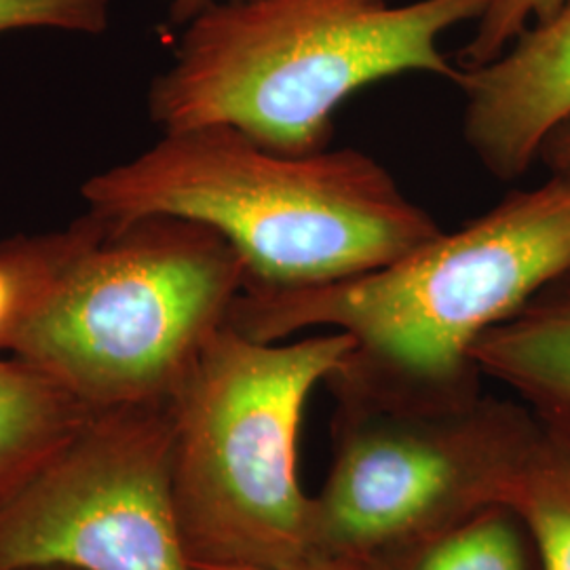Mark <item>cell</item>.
I'll return each instance as SVG.
<instances>
[{
  "instance_id": "cell-1",
  "label": "cell",
  "mask_w": 570,
  "mask_h": 570,
  "mask_svg": "<svg viewBox=\"0 0 570 570\" xmlns=\"http://www.w3.org/2000/svg\"><path fill=\"white\" fill-rule=\"evenodd\" d=\"M570 265V180L511 190L484 214L389 265L327 284L244 287L226 324L263 343L343 332L326 385L381 400L480 395L478 341Z\"/></svg>"
},
{
  "instance_id": "cell-2",
  "label": "cell",
  "mask_w": 570,
  "mask_h": 570,
  "mask_svg": "<svg viewBox=\"0 0 570 570\" xmlns=\"http://www.w3.org/2000/svg\"><path fill=\"white\" fill-rule=\"evenodd\" d=\"M82 199L108 220L164 214L218 230L245 261V287L345 279L442 233L364 150L287 155L228 125L164 131L82 184Z\"/></svg>"
},
{
  "instance_id": "cell-3",
  "label": "cell",
  "mask_w": 570,
  "mask_h": 570,
  "mask_svg": "<svg viewBox=\"0 0 570 570\" xmlns=\"http://www.w3.org/2000/svg\"><path fill=\"white\" fill-rule=\"evenodd\" d=\"M490 0H233L184 26L148 91L164 131L228 125L287 155L327 148L334 115L372 82L406 72L459 81L440 39Z\"/></svg>"
},
{
  "instance_id": "cell-4",
  "label": "cell",
  "mask_w": 570,
  "mask_h": 570,
  "mask_svg": "<svg viewBox=\"0 0 570 570\" xmlns=\"http://www.w3.org/2000/svg\"><path fill=\"white\" fill-rule=\"evenodd\" d=\"M343 332L263 343L220 327L167 397L171 492L193 570L313 558L298 438L313 389L345 362Z\"/></svg>"
},
{
  "instance_id": "cell-5",
  "label": "cell",
  "mask_w": 570,
  "mask_h": 570,
  "mask_svg": "<svg viewBox=\"0 0 570 570\" xmlns=\"http://www.w3.org/2000/svg\"><path fill=\"white\" fill-rule=\"evenodd\" d=\"M245 282L242 254L209 226L102 218L7 351L91 410L165 402Z\"/></svg>"
},
{
  "instance_id": "cell-6",
  "label": "cell",
  "mask_w": 570,
  "mask_h": 570,
  "mask_svg": "<svg viewBox=\"0 0 570 570\" xmlns=\"http://www.w3.org/2000/svg\"><path fill=\"white\" fill-rule=\"evenodd\" d=\"M334 400V459L311 497L315 556L402 562L480 511L505 505L539 429L515 397Z\"/></svg>"
},
{
  "instance_id": "cell-7",
  "label": "cell",
  "mask_w": 570,
  "mask_h": 570,
  "mask_svg": "<svg viewBox=\"0 0 570 570\" xmlns=\"http://www.w3.org/2000/svg\"><path fill=\"white\" fill-rule=\"evenodd\" d=\"M193 570L165 402L91 410L0 497V570Z\"/></svg>"
},
{
  "instance_id": "cell-8",
  "label": "cell",
  "mask_w": 570,
  "mask_h": 570,
  "mask_svg": "<svg viewBox=\"0 0 570 570\" xmlns=\"http://www.w3.org/2000/svg\"><path fill=\"white\" fill-rule=\"evenodd\" d=\"M463 136L499 183L522 178L570 119V0L534 21L494 60L461 66Z\"/></svg>"
},
{
  "instance_id": "cell-9",
  "label": "cell",
  "mask_w": 570,
  "mask_h": 570,
  "mask_svg": "<svg viewBox=\"0 0 570 570\" xmlns=\"http://www.w3.org/2000/svg\"><path fill=\"white\" fill-rule=\"evenodd\" d=\"M473 362L543 425L570 433V265L489 330Z\"/></svg>"
},
{
  "instance_id": "cell-10",
  "label": "cell",
  "mask_w": 570,
  "mask_h": 570,
  "mask_svg": "<svg viewBox=\"0 0 570 570\" xmlns=\"http://www.w3.org/2000/svg\"><path fill=\"white\" fill-rule=\"evenodd\" d=\"M91 407L41 370L0 360V497L81 425Z\"/></svg>"
},
{
  "instance_id": "cell-11",
  "label": "cell",
  "mask_w": 570,
  "mask_h": 570,
  "mask_svg": "<svg viewBox=\"0 0 570 570\" xmlns=\"http://www.w3.org/2000/svg\"><path fill=\"white\" fill-rule=\"evenodd\" d=\"M505 505L529 530L543 570H570V433L539 421Z\"/></svg>"
},
{
  "instance_id": "cell-12",
  "label": "cell",
  "mask_w": 570,
  "mask_h": 570,
  "mask_svg": "<svg viewBox=\"0 0 570 570\" xmlns=\"http://www.w3.org/2000/svg\"><path fill=\"white\" fill-rule=\"evenodd\" d=\"M100 225L102 218L87 212L61 230L0 244V351H7L61 268L98 233Z\"/></svg>"
},
{
  "instance_id": "cell-13",
  "label": "cell",
  "mask_w": 570,
  "mask_h": 570,
  "mask_svg": "<svg viewBox=\"0 0 570 570\" xmlns=\"http://www.w3.org/2000/svg\"><path fill=\"white\" fill-rule=\"evenodd\" d=\"M400 564L404 570H543L529 530L508 505L480 511Z\"/></svg>"
},
{
  "instance_id": "cell-14",
  "label": "cell",
  "mask_w": 570,
  "mask_h": 570,
  "mask_svg": "<svg viewBox=\"0 0 570 570\" xmlns=\"http://www.w3.org/2000/svg\"><path fill=\"white\" fill-rule=\"evenodd\" d=\"M110 0H0V35L49 28L77 35H102Z\"/></svg>"
},
{
  "instance_id": "cell-15",
  "label": "cell",
  "mask_w": 570,
  "mask_h": 570,
  "mask_svg": "<svg viewBox=\"0 0 570 570\" xmlns=\"http://www.w3.org/2000/svg\"><path fill=\"white\" fill-rule=\"evenodd\" d=\"M564 2L567 0H490L461 53L463 66H480L499 58L520 32L534 21L550 18Z\"/></svg>"
},
{
  "instance_id": "cell-16",
  "label": "cell",
  "mask_w": 570,
  "mask_h": 570,
  "mask_svg": "<svg viewBox=\"0 0 570 570\" xmlns=\"http://www.w3.org/2000/svg\"><path fill=\"white\" fill-rule=\"evenodd\" d=\"M207 570H404L400 562L379 558H348V556H313L298 564L282 569H256V567H223Z\"/></svg>"
},
{
  "instance_id": "cell-17",
  "label": "cell",
  "mask_w": 570,
  "mask_h": 570,
  "mask_svg": "<svg viewBox=\"0 0 570 570\" xmlns=\"http://www.w3.org/2000/svg\"><path fill=\"white\" fill-rule=\"evenodd\" d=\"M539 164L546 165L550 176L570 180V119L548 136L539 150Z\"/></svg>"
},
{
  "instance_id": "cell-18",
  "label": "cell",
  "mask_w": 570,
  "mask_h": 570,
  "mask_svg": "<svg viewBox=\"0 0 570 570\" xmlns=\"http://www.w3.org/2000/svg\"><path fill=\"white\" fill-rule=\"evenodd\" d=\"M218 2H233V0H169V21L174 26H186L202 16L209 7Z\"/></svg>"
},
{
  "instance_id": "cell-19",
  "label": "cell",
  "mask_w": 570,
  "mask_h": 570,
  "mask_svg": "<svg viewBox=\"0 0 570 570\" xmlns=\"http://www.w3.org/2000/svg\"><path fill=\"white\" fill-rule=\"evenodd\" d=\"M20 570H77V569H68V567H28V569Z\"/></svg>"
}]
</instances>
